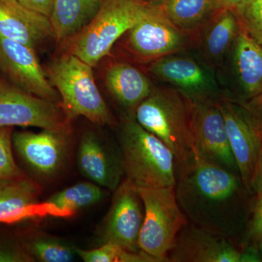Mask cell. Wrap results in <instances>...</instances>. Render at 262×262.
I'll return each instance as SVG.
<instances>
[{
    "label": "cell",
    "instance_id": "1",
    "mask_svg": "<svg viewBox=\"0 0 262 262\" xmlns=\"http://www.w3.org/2000/svg\"><path fill=\"white\" fill-rule=\"evenodd\" d=\"M192 151L187 163L177 169L179 206L188 222L230 239L235 225L234 206L244 183L237 174Z\"/></svg>",
    "mask_w": 262,
    "mask_h": 262
},
{
    "label": "cell",
    "instance_id": "2",
    "mask_svg": "<svg viewBox=\"0 0 262 262\" xmlns=\"http://www.w3.org/2000/svg\"><path fill=\"white\" fill-rule=\"evenodd\" d=\"M118 146L124 173L136 187H175L177 163L173 153L136 120L124 124Z\"/></svg>",
    "mask_w": 262,
    "mask_h": 262
},
{
    "label": "cell",
    "instance_id": "3",
    "mask_svg": "<svg viewBox=\"0 0 262 262\" xmlns=\"http://www.w3.org/2000/svg\"><path fill=\"white\" fill-rule=\"evenodd\" d=\"M49 78L61 96L62 110L69 120L81 116L96 125L115 123L95 82L91 66L70 54L53 63Z\"/></svg>",
    "mask_w": 262,
    "mask_h": 262
},
{
    "label": "cell",
    "instance_id": "4",
    "mask_svg": "<svg viewBox=\"0 0 262 262\" xmlns=\"http://www.w3.org/2000/svg\"><path fill=\"white\" fill-rule=\"evenodd\" d=\"M137 189L144 208L139 248L158 262H169L177 236L188 223L177 201L175 187Z\"/></svg>",
    "mask_w": 262,
    "mask_h": 262
},
{
    "label": "cell",
    "instance_id": "5",
    "mask_svg": "<svg viewBox=\"0 0 262 262\" xmlns=\"http://www.w3.org/2000/svg\"><path fill=\"white\" fill-rule=\"evenodd\" d=\"M146 4L142 0H103L94 18L81 30L71 54L94 67L134 27Z\"/></svg>",
    "mask_w": 262,
    "mask_h": 262
},
{
    "label": "cell",
    "instance_id": "6",
    "mask_svg": "<svg viewBox=\"0 0 262 262\" xmlns=\"http://www.w3.org/2000/svg\"><path fill=\"white\" fill-rule=\"evenodd\" d=\"M189 113L180 98L166 93L150 94L136 110V121L168 146L177 169L192 155Z\"/></svg>",
    "mask_w": 262,
    "mask_h": 262
},
{
    "label": "cell",
    "instance_id": "7",
    "mask_svg": "<svg viewBox=\"0 0 262 262\" xmlns=\"http://www.w3.org/2000/svg\"><path fill=\"white\" fill-rule=\"evenodd\" d=\"M69 121L55 102L0 82V127L61 130L70 128Z\"/></svg>",
    "mask_w": 262,
    "mask_h": 262
},
{
    "label": "cell",
    "instance_id": "8",
    "mask_svg": "<svg viewBox=\"0 0 262 262\" xmlns=\"http://www.w3.org/2000/svg\"><path fill=\"white\" fill-rule=\"evenodd\" d=\"M189 131L193 150L205 159L239 177L218 105L206 102L192 105L189 113Z\"/></svg>",
    "mask_w": 262,
    "mask_h": 262
},
{
    "label": "cell",
    "instance_id": "9",
    "mask_svg": "<svg viewBox=\"0 0 262 262\" xmlns=\"http://www.w3.org/2000/svg\"><path fill=\"white\" fill-rule=\"evenodd\" d=\"M114 192L100 235L103 243H114L131 251L139 252L141 251L139 239L144 222V208L137 187L125 179Z\"/></svg>",
    "mask_w": 262,
    "mask_h": 262
},
{
    "label": "cell",
    "instance_id": "10",
    "mask_svg": "<svg viewBox=\"0 0 262 262\" xmlns=\"http://www.w3.org/2000/svg\"><path fill=\"white\" fill-rule=\"evenodd\" d=\"M70 128L17 132L13 134V144L34 173L48 178L56 175L64 166L70 154Z\"/></svg>",
    "mask_w": 262,
    "mask_h": 262
},
{
    "label": "cell",
    "instance_id": "11",
    "mask_svg": "<svg viewBox=\"0 0 262 262\" xmlns=\"http://www.w3.org/2000/svg\"><path fill=\"white\" fill-rule=\"evenodd\" d=\"M225 120L229 146L234 155L239 175L250 193L257 164L262 132L247 108L224 101L217 103Z\"/></svg>",
    "mask_w": 262,
    "mask_h": 262
},
{
    "label": "cell",
    "instance_id": "12",
    "mask_svg": "<svg viewBox=\"0 0 262 262\" xmlns=\"http://www.w3.org/2000/svg\"><path fill=\"white\" fill-rule=\"evenodd\" d=\"M41 186L25 175L0 179V223L47 216L71 218L72 213L46 201L39 203Z\"/></svg>",
    "mask_w": 262,
    "mask_h": 262
},
{
    "label": "cell",
    "instance_id": "13",
    "mask_svg": "<svg viewBox=\"0 0 262 262\" xmlns=\"http://www.w3.org/2000/svg\"><path fill=\"white\" fill-rule=\"evenodd\" d=\"M0 70L19 89L55 102L58 94L39 64L34 48L0 36Z\"/></svg>",
    "mask_w": 262,
    "mask_h": 262
},
{
    "label": "cell",
    "instance_id": "14",
    "mask_svg": "<svg viewBox=\"0 0 262 262\" xmlns=\"http://www.w3.org/2000/svg\"><path fill=\"white\" fill-rule=\"evenodd\" d=\"M184 38L161 7L146 4L142 13L129 30V44L139 56L158 57L176 51Z\"/></svg>",
    "mask_w": 262,
    "mask_h": 262
},
{
    "label": "cell",
    "instance_id": "15",
    "mask_svg": "<svg viewBox=\"0 0 262 262\" xmlns=\"http://www.w3.org/2000/svg\"><path fill=\"white\" fill-rule=\"evenodd\" d=\"M231 239L188 222L168 254L169 262H241Z\"/></svg>",
    "mask_w": 262,
    "mask_h": 262
},
{
    "label": "cell",
    "instance_id": "16",
    "mask_svg": "<svg viewBox=\"0 0 262 262\" xmlns=\"http://www.w3.org/2000/svg\"><path fill=\"white\" fill-rule=\"evenodd\" d=\"M77 163L88 180L113 192L125 175L119 146L110 147L93 132L85 133L81 138Z\"/></svg>",
    "mask_w": 262,
    "mask_h": 262
},
{
    "label": "cell",
    "instance_id": "17",
    "mask_svg": "<svg viewBox=\"0 0 262 262\" xmlns=\"http://www.w3.org/2000/svg\"><path fill=\"white\" fill-rule=\"evenodd\" d=\"M0 36L34 49L55 34L49 17L18 0H0Z\"/></svg>",
    "mask_w": 262,
    "mask_h": 262
},
{
    "label": "cell",
    "instance_id": "18",
    "mask_svg": "<svg viewBox=\"0 0 262 262\" xmlns=\"http://www.w3.org/2000/svg\"><path fill=\"white\" fill-rule=\"evenodd\" d=\"M106 83L117 102L126 108H135L151 94L145 75L127 63H117L108 69Z\"/></svg>",
    "mask_w": 262,
    "mask_h": 262
},
{
    "label": "cell",
    "instance_id": "19",
    "mask_svg": "<svg viewBox=\"0 0 262 262\" xmlns=\"http://www.w3.org/2000/svg\"><path fill=\"white\" fill-rule=\"evenodd\" d=\"M234 67L245 94L255 98L262 94V45L247 32L239 33L234 53Z\"/></svg>",
    "mask_w": 262,
    "mask_h": 262
},
{
    "label": "cell",
    "instance_id": "20",
    "mask_svg": "<svg viewBox=\"0 0 262 262\" xmlns=\"http://www.w3.org/2000/svg\"><path fill=\"white\" fill-rule=\"evenodd\" d=\"M101 0H55L50 19L57 40L80 32L92 20Z\"/></svg>",
    "mask_w": 262,
    "mask_h": 262
},
{
    "label": "cell",
    "instance_id": "21",
    "mask_svg": "<svg viewBox=\"0 0 262 262\" xmlns=\"http://www.w3.org/2000/svg\"><path fill=\"white\" fill-rule=\"evenodd\" d=\"M151 70L155 75L188 92H201L208 85L206 72L196 62L188 58H163L155 62Z\"/></svg>",
    "mask_w": 262,
    "mask_h": 262
},
{
    "label": "cell",
    "instance_id": "22",
    "mask_svg": "<svg viewBox=\"0 0 262 262\" xmlns=\"http://www.w3.org/2000/svg\"><path fill=\"white\" fill-rule=\"evenodd\" d=\"M21 244L34 261L71 262L77 256L74 246L58 237L40 232L27 234Z\"/></svg>",
    "mask_w": 262,
    "mask_h": 262
},
{
    "label": "cell",
    "instance_id": "23",
    "mask_svg": "<svg viewBox=\"0 0 262 262\" xmlns=\"http://www.w3.org/2000/svg\"><path fill=\"white\" fill-rule=\"evenodd\" d=\"M162 9L176 26L196 25L213 12L225 9L220 0H165Z\"/></svg>",
    "mask_w": 262,
    "mask_h": 262
},
{
    "label": "cell",
    "instance_id": "24",
    "mask_svg": "<svg viewBox=\"0 0 262 262\" xmlns=\"http://www.w3.org/2000/svg\"><path fill=\"white\" fill-rule=\"evenodd\" d=\"M103 189L90 181L80 182L56 193L48 201L75 215L79 210L101 201L104 195Z\"/></svg>",
    "mask_w": 262,
    "mask_h": 262
},
{
    "label": "cell",
    "instance_id": "25",
    "mask_svg": "<svg viewBox=\"0 0 262 262\" xmlns=\"http://www.w3.org/2000/svg\"><path fill=\"white\" fill-rule=\"evenodd\" d=\"M75 251L84 262H158L143 251L134 252L111 242L92 250L75 247Z\"/></svg>",
    "mask_w": 262,
    "mask_h": 262
},
{
    "label": "cell",
    "instance_id": "26",
    "mask_svg": "<svg viewBox=\"0 0 262 262\" xmlns=\"http://www.w3.org/2000/svg\"><path fill=\"white\" fill-rule=\"evenodd\" d=\"M237 15L233 10L224 9L207 37V49L211 56H222L228 48L237 29Z\"/></svg>",
    "mask_w": 262,
    "mask_h": 262
},
{
    "label": "cell",
    "instance_id": "27",
    "mask_svg": "<svg viewBox=\"0 0 262 262\" xmlns=\"http://www.w3.org/2000/svg\"><path fill=\"white\" fill-rule=\"evenodd\" d=\"M13 127H0V179L16 178L24 175L13 157Z\"/></svg>",
    "mask_w": 262,
    "mask_h": 262
},
{
    "label": "cell",
    "instance_id": "28",
    "mask_svg": "<svg viewBox=\"0 0 262 262\" xmlns=\"http://www.w3.org/2000/svg\"><path fill=\"white\" fill-rule=\"evenodd\" d=\"M246 32L262 45V0H248L237 12Z\"/></svg>",
    "mask_w": 262,
    "mask_h": 262
},
{
    "label": "cell",
    "instance_id": "29",
    "mask_svg": "<svg viewBox=\"0 0 262 262\" xmlns=\"http://www.w3.org/2000/svg\"><path fill=\"white\" fill-rule=\"evenodd\" d=\"M21 242L10 239H0V262H32Z\"/></svg>",
    "mask_w": 262,
    "mask_h": 262
},
{
    "label": "cell",
    "instance_id": "30",
    "mask_svg": "<svg viewBox=\"0 0 262 262\" xmlns=\"http://www.w3.org/2000/svg\"><path fill=\"white\" fill-rule=\"evenodd\" d=\"M248 237L252 239L253 244L256 245L262 239V192L257 194L252 217L248 226Z\"/></svg>",
    "mask_w": 262,
    "mask_h": 262
},
{
    "label": "cell",
    "instance_id": "31",
    "mask_svg": "<svg viewBox=\"0 0 262 262\" xmlns=\"http://www.w3.org/2000/svg\"><path fill=\"white\" fill-rule=\"evenodd\" d=\"M55 0H20L28 8L36 10L46 16H51Z\"/></svg>",
    "mask_w": 262,
    "mask_h": 262
},
{
    "label": "cell",
    "instance_id": "32",
    "mask_svg": "<svg viewBox=\"0 0 262 262\" xmlns=\"http://www.w3.org/2000/svg\"><path fill=\"white\" fill-rule=\"evenodd\" d=\"M246 108L262 132V94L253 98Z\"/></svg>",
    "mask_w": 262,
    "mask_h": 262
},
{
    "label": "cell",
    "instance_id": "33",
    "mask_svg": "<svg viewBox=\"0 0 262 262\" xmlns=\"http://www.w3.org/2000/svg\"><path fill=\"white\" fill-rule=\"evenodd\" d=\"M251 192L256 193V194L262 192V138L259 155L251 182Z\"/></svg>",
    "mask_w": 262,
    "mask_h": 262
},
{
    "label": "cell",
    "instance_id": "34",
    "mask_svg": "<svg viewBox=\"0 0 262 262\" xmlns=\"http://www.w3.org/2000/svg\"><path fill=\"white\" fill-rule=\"evenodd\" d=\"M261 261L262 258L257 245H250L241 251V262Z\"/></svg>",
    "mask_w": 262,
    "mask_h": 262
},
{
    "label": "cell",
    "instance_id": "35",
    "mask_svg": "<svg viewBox=\"0 0 262 262\" xmlns=\"http://www.w3.org/2000/svg\"><path fill=\"white\" fill-rule=\"evenodd\" d=\"M220 2L225 9L233 10L234 13H237L248 0H220Z\"/></svg>",
    "mask_w": 262,
    "mask_h": 262
},
{
    "label": "cell",
    "instance_id": "36",
    "mask_svg": "<svg viewBox=\"0 0 262 262\" xmlns=\"http://www.w3.org/2000/svg\"><path fill=\"white\" fill-rule=\"evenodd\" d=\"M257 246L262 258V239L258 243Z\"/></svg>",
    "mask_w": 262,
    "mask_h": 262
},
{
    "label": "cell",
    "instance_id": "37",
    "mask_svg": "<svg viewBox=\"0 0 262 262\" xmlns=\"http://www.w3.org/2000/svg\"><path fill=\"white\" fill-rule=\"evenodd\" d=\"M154 1H157V0H154Z\"/></svg>",
    "mask_w": 262,
    "mask_h": 262
},
{
    "label": "cell",
    "instance_id": "38",
    "mask_svg": "<svg viewBox=\"0 0 262 262\" xmlns=\"http://www.w3.org/2000/svg\"><path fill=\"white\" fill-rule=\"evenodd\" d=\"M18 1H20V0H18Z\"/></svg>",
    "mask_w": 262,
    "mask_h": 262
}]
</instances>
